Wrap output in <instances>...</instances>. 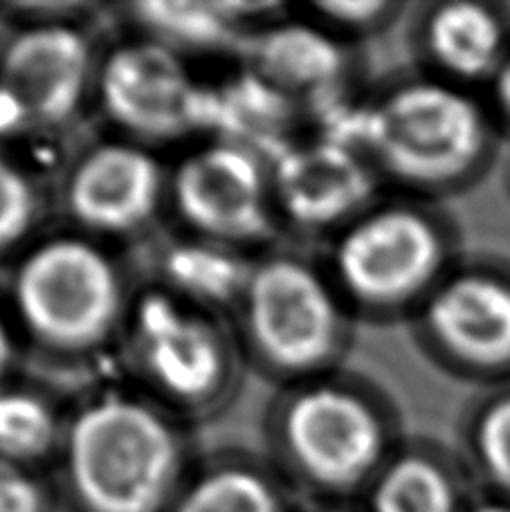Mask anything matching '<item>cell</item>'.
I'll return each mask as SVG.
<instances>
[{"label":"cell","instance_id":"6da1fadb","mask_svg":"<svg viewBox=\"0 0 510 512\" xmlns=\"http://www.w3.org/2000/svg\"><path fill=\"white\" fill-rule=\"evenodd\" d=\"M329 117L322 133L362 151L380 180L405 196L432 203L479 187L506 142L484 93L423 70L389 84L371 104Z\"/></svg>","mask_w":510,"mask_h":512},{"label":"cell","instance_id":"7a4b0ae2","mask_svg":"<svg viewBox=\"0 0 510 512\" xmlns=\"http://www.w3.org/2000/svg\"><path fill=\"white\" fill-rule=\"evenodd\" d=\"M57 459L81 512H167L189 477L176 418L133 389L81 400L66 416Z\"/></svg>","mask_w":510,"mask_h":512},{"label":"cell","instance_id":"3957f363","mask_svg":"<svg viewBox=\"0 0 510 512\" xmlns=\"http://www.w3.org/2000/svg\"><path fill=\"white\" fill-rule=\"evenodd\" d=\"M461 227L432 200H376L333 234L329 274L346 306L371 317L421 310L463 259Z\"/></svg>","mask_w":510,"mask_h":512},{"label":"cell","instance_id":"277c9868","mask_svg":"<svg viewBox=\"0 0 510 512\" xmlns=\"http://www.w3.org/2000/svg\"><path fill=\"white\" fill-rule=\"evenodd\" d=\"M133 297L111 245L79 230L34 241L12 279L14 315L27 340L66 360L95 355L124 335Z\"/></svg>","mask_w":510,"mask_h":512},{"label":"cell","instance_id":"5b68a950","mask_svg":"<svg viewBox=\"0 0 510 512\" xmlns=\"http://www.w3.org/2000/svg\"><path fill=\"white\" fill-rule=\"evenodd\" d=\"M270 432L281 461L329 495L367 490L403 443L387 398L335 373L290 384Z\"/></svg>","mask_w":510,"mask_h":512},{"label":"cell","instance_id":"8992f818","mask_svg":"<svg viewBox=\"0 0 510 512\" xmlns=\"http://www.w3.org/2000/svg\"><path fill=\"white\" fill-rule=\"evenodd\" d=\"M234 310L245 351L290 384L331 373L349 342L351 308L329 270L299 254L254 261Z\"/></svg>","mask_w":510,"mask_h":512},{"label":"cell","instance_id":"52a82bcc","mask_svg":"<svg viewBox=\"0 0 510 512\" xmlns=\"http://www.w3.org/2000/svg\"><path fill=\"white\" fill-rule=\"evenodd\" d=\"M124 340L142 391L171 414L212 409L232 389L236 349L225 326L165 286L133 297Z\"/></svg>","mask_w":510,"mask_h":512},{"label":"cell","instance_id":"ba28073f","mask_svg":"<svg viewBox=\"0 0 510 512\" xmlns=\"http://www.w3.org/2000/svg\"><path fill=\"white\" fill-rule=\"evenodd\" d=\"M436 367L481 389L510 382V256L466 254L412 319Z\"/></svg>","mask_w":510,"mask_h":512},{"label":"cell","instance_id":"9c48e42d","mask_svg":"<svg viewBox=\"0 0 510 512\" xmlns=\"http://www.w3.org/2000/svg\"><path fill=\"white\" fill-rule=\"evenodd\" d=\"M167 205L189 236L245 252L268 243L281 223L268 155L212 135L169 169Z\"/></svg>","mask_w":510,"mask_h":512},{"label":"cell","instance_id":"30bf717a","mask_svg":"<svg viewBox=\"0 0 510 512\" xmlns=\"http://www.w3.org/2000/svg\"><path fill=\"white\" fill-rule=\"evenodd\" d=\"M95 102L122 137L151 149L214 128V90L187 57L144 34L102 54Z\"/></svg>","mask_w":510,"mask_h":512},{"label":"cell","instance_id":"8fae6325","mask_svg":"<svg viewBox=\"0 0 510 512\" xmlns=\"http://www.w3.org/2000/svg\"><path fill=\"white\" fill-rule=\"evenodd\" d=\"M99 59L102 54L75 21L36 18L9 36L0 52V88L14 99L27 128L57 131L95 99Z\"/></svg>","mask_w":510,"mask_h":512},{"label":"cell","instance_id":"7c38bea8","mask_svg":"<svg viewBox=\"0 0 510 512\" xmlns=\"http://www.w3.org/2000/svg\"><path fill=\"white\" fill-rule=\"evenodd\" d=\"M169 169L156 149L129 137L90 144L63 180V207L79 230L102 243L133 239L167 203Z\"/></svg>","mask_w":510,"mask_h":512},{"label":"cell","instance_id":"4fadbf2b","mask_svg":"<svg viewBox=\"0 0 510 512\" xmlns=\"http://www.w3.org/2000/svg\"><path fill=\"white\" fill-rule=\"evenodd\" d=\"M281 223L311 234H338L378 198L380 176L349 142L320 133L281 142L268 153Z\"/></svg>","mask_w":510,"mask_h":512},{"label":"cell","instance_id":"5bb4252c","mask_svg":"<svg viewBox=\"0 0 510 512\" xmlns=\"http://www.w3.org/2000/svg\"><path fill=\"white\" fill-rule=\"evenodd\" d=\"M412 36L423 72L486 93L510 54V3H427L414 16Z\"/></svg>","mask_w":510,"mask_h":512},{"label":"cell","instance_id":"9a60e30c","mask_svg":"<svg viewBox=\"0 0 510 512\" xmlns=\"http://www.w3.org/2000/svg\"><path fill=\"white\" fill-rule=\"evenodd\" d=\"M252 72L288 99L331 95L346 72L335 34L311 18L279 21L250 41Z\"/></svg>","mask_w":510,"mask_h":512},{"label":"cell","instance_id":"2e32d148","mask_svg":"<svg viewBox=\"0 0 510 512\" xmlns=\"http://www.w3.org/2000/svg\"><path fill=\"white\" fill-rule=\"evenodd\" d=\"M459 454L432 441H403L369 483V512H466Z\"/></svg>","mask_w":510,"mask_h":512},{"label":"cell","instance_id":"e0dca14e","mask_svg":"<svg viewBox=\"0 0 510 512\" xmlns=\"http://www.w3.org/2000/svg\"><path fill=\"white\" fill-rule=\"evenodd\" d=\"M250 12H261V7L243 3H140L129 7L140 34L169 45L182 57L230 48L243 36L241 27Z\"/></svg>","mask_w":510,"mask_h":512},{"label":"cell","instance_id":"ac0fdd59","mask_svg":"<svg viewBox=\"0 0 510 512\" xmlns=\"http://www.w3.org/2000/svg\"><path fill=\"white\" fill-rule=\"evenodd\" d=\"M252 263L241 250L189 236L165 252L162 286L212 313L218 308H236Z\"/></svg>","mask_w":510,"mask_h":512},{"label":"cell","instance_id":"d6986e66","mask_svg":"<svg viewBox=\"0 0 510 512\" xmlns=\"http://www.w3.org/2000/svg\"><path fill=\"white\" fill-rule=\"evenodd\" d=\"M167 512H286V501L268 470L227 456L191 472Z\"/></svg>","mask_w":510,"mask_h":512},{"label":"cell","instance_id":"ffe728a7","mask_svg":"<svg viewBox=\"0 0 510 512\" xmlns=\"http://www.w3.org/2000/svg\"><path fill=\"white\" fill-rule=\"evenodd\" d=\"M459 456L493 497L510 501V382L481 389L459 418Z\"/></svg>","mask_w":510,"mask_h":512},{"label":"cell","instance_id":"44dd1931","mask_svg":"<svg viewBox=\"0 0 510 512\" xmlns=\"http://www.w3.org/2000/svg\"><path fill=\"white\" fill-rule=\"evenodd\" d=\"M66 416L41 391L0 389V459L34 468L57 456Z\"/></svg>","mask_w":510,"mask_h":512},{"label":"cell","instance_id":"7402d4cb","mask_svg":"<svg viewBox=\"0 0 510 512\" xmlns=\"http://www.w3.org/2000/svg\"><path fill=\"white\" fill-rule=\"evenodd\" d=\"M41 198L25 169L0 155V254L23 245L39 221Z\"/></svg>","mask_w":510,"mask_h":512},{"label":"cell","instance_id":"603a6c76","mask_svg":"<svg viewBox=\"0 0 510 512\" xmlns=\"http://www.w3.org/2000/svg\"><path fill=\"white\" fill-rule=\"evenodd\" d=\"M400 5L385 3V0H324L304 7V16L311 18L324 30L340 36L376 32L385 27L396 16Z\"/></svg>","mask_w":510,"mask_h":512},{"label":"cell","instance_id":"cb8c5ba5","mask_svg":"<svg viewBox=\"0 0 510 512\" xmlns=\"http://www.w3.org/2000/svg\"><path fill=\"white\" fill-rule=\"evenodd\" d=\"M50 501L32 468L0 459V512H48Z\"/></svg>","mask_w":510,"mask_h":512},{"label":"cell","instance_id":"d4e9b609","mask_svg":"<svg viewBox=\"0 0 510 512\" xmlns=\"http://www.w3.org/2000/svg\"><path fill=\"white\" fill-rule=\"evenodd\" d=\"M484 95L488 99L490 111H493L499 128H502L506 140H510V54L504 61V66L499 68L493 84L486 88Z\"/></svg>","mask_w":510,"mask_h":512},{"label":"cell","instance_id":"484cf974","mask_svg":"<svg viewBox=\"0 0 510 512\" xmlns=\"http://www.w3.org/2000/svg\"><path fill=\"white\" fill-rule=\"evenodd\" d=\"M18 126L27 128L25 117L21 111H18L14 99L5 93L3 88H0V135L9 133L12 128H18Z\"/></svg>","mask_w":510,"mask_h":512},{"label":"cell","instance_id":"4316f807","mask_svg":"<svg viewBox=\"0 0 510 512\" xmlns=\"http://www.w3.org/2000/svg\"><path fill=\"white\" fill-rule=\"evenodd\" d=\"M14 358H16V342L3 315H0V382L5 380L9 369H12Z\"/></svg>","mask_w":510,"mask_h":512},{"label":"cell","instance_id":"83f0119b","mask_svg":"<svg viewBox=\"0 0 510 512\" xmlns=\"http://www.w3.org/2000/svg\"><path fill=\"white\" fill-rule=\"evenodd\" d=\"M466 512H510V501L502 497H490L486 501L466 508Z\"/></svg>","mask_w":510,"mask_h":512},{"label":"cell","instance_id":"f1b7e54d","mask_svg":"<svg viewBox=\"0 0 510 512\" xmlns=\"http://www.w3.org/2000/svg\"><path fill=\"white\" fill-rule=\"evenodd\" d=\"M502 185H504V191H506V196L510 198V158L506 160V164H504V169H502Z\"/></svg>","mask_w":510,"mask_h":512},{"label":"cell","instance_id":"f546056e","mask_svg":"<svg viewBox=\"0 0 510 512\" xmlns=\"http://www.w3.org/2000/svg\"><path fill=\"white\" fill-rule=\"evenodd\" d=\"M315 512H349V510H342V508H322V510H315Z\"/></svg>","mask_w":510,"mask_h":512}]
</instances>
